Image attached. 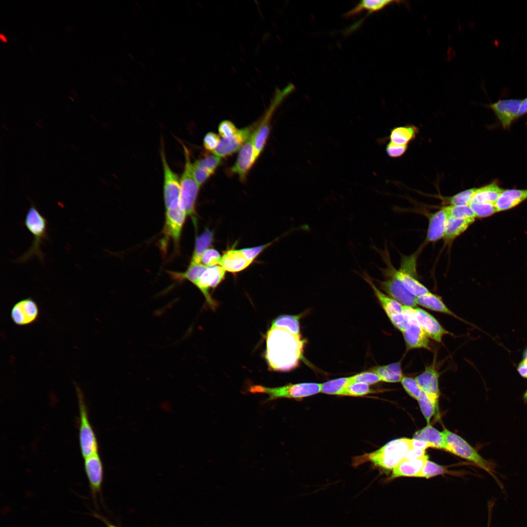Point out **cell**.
<instances>
[{"instance_id": "cell-21", "label": "cell", "mask_w": 527, "mask_h": 527, "mask_svg": "<svg viewBox=\"0 0 527 527\" xmlns=\"http://www.w3.org/2000/svg\"><path fill=\"white\" fill-rule=\"evenodd\" d=\"M360 276L371 287L376 298L387 316L404 311V305L391 297L386 295L379 289L373 283L372 278L366 271H364Z\"/></svg>"}, {"instance_id": "cell-34", "label": "cell", "mask_w": 527, "mask_h": 527, "mask_svg": "<svg viewBox=\"0 0 527 527\" xmlns=\"http://www.w3.org/2000/svg\"><path fill=\"white\" fill-rule=\"evenodd\" d=\"M418 132V128L414 125L395 127L391 131L390 142L399 145H407L415 139Z\"/></svg>"}, {"instance_id": "cell-30", "label": "cell", "mask_w": 527, "mask_h": 527, "mask_svg": "<svg viewBox=\"0 0 527 527\" xmlns=\"http://www.w3.org/2000/svg\"><path fill=\"white\" fill-rule=\"evenodd\" d=\"M371 371L376 373L384 382H400L404 377L400 362L378 366L372 368Z\"/></svg>"}, {"instance_id": "cell-13", "label": "cell", "mask_w": 527, "mask_h": 527, "mask_svg": "<svg viewBox=\"0 0 527 527\" xmlns=\"http://www.w3.org/2000/svg\"><path fill=\"white\" fill-rule=\"evenodd\" d=\"M84 468L89 485L90 492L96 501L101 491L103 478V467L101 457L95 453L85 459Z\"/></svg>"}, {"instance_id": "cell-2", "label": "cell", "mask_w": 527, "mask_h": 527, "mask_svg": "<svg viewBox=\"0 0 527 527\" xmlns=\"http://www.w3.org/2000/svg\"><path fill=\"white\" fill-rule=\"evenodd\" d=\"M411 449V439H396L388 442L373 452L355 457L353 461V465L357 466L366 462H370L380 468L393 470L404 459Z\"/></svg>"}, {"instance_id": "cell-41", "label": "cell", "mask_w": 527, "mask_h": 527, "mask_svg": "<svg viewBox=\"0 0 527 527\" xmlns=\"http://www.w3.org/2000/svg\"><path fill=\"white\" fill-rule=\"evenodd\" d=\"M476 188H470L460 192L446 199L449 205H469Z\"/></svg>"}, {"instance_id": "cell-17", "label": "cell", "mask_w": 527, "mask_h": 527, "mask_svg": "<svg viewBox=\"0 0 527 527\" xmlns=\"http://www.w3.org/2000/svg\"><path fill=\"white\" fill-rule=\"evenodd\" d=\"M423 392L436 404L440 396L439 374L434 365L426 366L415 378Z\"/></svg>"}, {"instance_id": "cell-47", "label": "cell", "mask_w": 527, "mask_h": 527, "mask_svg": "<svg viewBox=\"0 0 527 527\" xmlns=\"http://www.w3.org/2000/svg\"><path fill=\"white\" fill-rule=\"evenodd\" d=\"M387 317L394 326L402 333L407 328L410 320V315L405 309L403 312L391 314Z\"/></svg>"}, {"instance_id": "cell-10", "label": "cell", "mask_w": 527, "mask_h": 527, "mask_svg": "<svg viewBox=\"0 0 527 527\" xmlns=\"http://www.w3.org/2000/svg\"><path fill=\"white\" fill-rule=\"evenodd\" d=\"M404 307L414 318L428 338L440 343L443 336L449 333L434 316L425 310L418 307Z\"/></svg>"}, {"instance_id": "cell-25", "label": "cell", "mask_w": 527, "mask_h": 527, "mask_svg": "<svg viewBox=\"0 0 527 527\" xmlns=\"http://www.w3.org/2000/svg\"><path fill=\"white\" fill-rule=\"evenodd\" d=\"M273 111L269 108L261 123L252 134L253 143L257 158L264 149L270 131V119Z\"/></svg>"}, {"instance_id": "cell-28", "label": "cell", "mask_w": 527, "mask_h": 527, "mask_svg": "<svg viewBox=\"0 0 527 527\" xmlns=\"http://www.w3.org/2000/svg\"><path fill=\"white\" fill-rule=\"evenodd\" d=\"M413 438L429 443L433 448L446 450V441L443 431H439L429 424L415 432Z\"/></svg>"}, {"instance_id": "cell-51", "label": "cell", "mask_w": 527, "mask_h": 527, "mask_svg": "<svg viewBox=\"0 0 527 527\" xmlns=\"http://www.w3.org/2000/svg\"><path fill=\"white\" fill-rule=\"evenodd\" d=\"M220 140L219 135L212 132H208L203 138V146L206 150L213 152L217 148Z\"/></svg>"}, {"instance_id": "cell-37", "label": "cell", "mask_w": 527, "mask_h": 527, "mask_svg": "<svg viewBox=\"0 0 527 527\" xmlns=\"http://www.w3.org/2000/svg\"><path fill=\"white\" fill-rule=\"evenodd\" d=\"M207 267L202 264H190L184 272H171L170 274L176 280H187L195 285Z\"/></svg>"}, {"instance_id": "cell-50", "label": "cell", "mask_w": 527, "mask_h": 527, "mask_svg": "<svg viewBox=\"0 0 527 527\" xmlns=\"http://www.w3.org/2000/svg\"><path fill=\"white\" fill-rule=\"evenodd\" d=\"M272 243L256 246L252 247L244 248L241 249L246 259L251 263L267 247L271 244Z\"/></svg>"}, {"instance_id": "cell-8", "label": "cell", "mask_w": 527, "mask_h": 527, "mask_svg": "<svg viewBox=\"0 0 527 527\" xmlns=\"http://www.w3.org/2000/svg\"><path fill=\"white\" fill-rule=\"evenodd\" d=\"M185 163L184 169L180 180L181 193L179 207L186 215L193 217L194 221L195 204L200 186L195 180L192 172L190 155L188 149L184 147Z\"/></svg>"}, {"instance_id": "cell-43", "label": "cell", "mask_w": 527, "mask_h": 527, "mask_svg": "<svg viewBox=\"0 0 527 527\" xmlns=\"http://www.w3.org/2000/svg\"><path fill=\"white\" fill-rule=\"evenodd\" d=\"M369 385L362 383H355L349 385L343 391L342 396H363L371 393Z\"/></svg>"}, {"instance_id": "cell-56", "label": "cell", "mask_w": 527, "mask_h": 527, "mask_svg": "<svg viewBox=\"0 0 527 527\" xmlns=\"http://www.w3.org/2000/svg\"><path fill=\"white\" fill-rule=\"evenodd\" d=\"M518 371L522 377L527 379V354L524 359L519 364Z\"/></svg>"}, {"instance_id": "cell-11", "label": "cell", "mask_w": 527, "mask_h": 527, "mask_svg": "<svg viewBox=\"0 0 527 527\" xmlns=\"http://www.w3.org/2000/svg\"><path fill=\"white\" fill-rule=\"evenodd\" d=\"M225 270L220 265L208 267L195 284L203 295L207 304L215 309L217 305L209 293L210 288L216 287L224 279Z\"/></svg>"}, {"instance_id": "cell-60", "label": "cell", "mask_w": 527, "mask_h": 527, "mask_svg": "<svg viewBox=\"0 0 527 527\" xmlns=\"http://www.w3.org/2000/svg\"><path fill=\"white\" fill-rule=\"evenodd\" d=\"M523 398H524V401L526 402L527 403V390L526 391V392H525V393L524 394Z\"/></svg>"}, {"instance_id": "cell-14", "label": "cell", "mask_w": 527, "mask_h": 527, "mask_svg": "<svg viewBox=\"0 0 527 527\" xmlns=\"http://www.w3.org/2000/svg\"><path fill=\"white\" fill-rule=\"evenodd\" d=\"M519 99L499 100L487 105L495 114L504 129H508L517 118V113L521 103Z\"/></svg>"}, {"instance_id": "cell-59", "label": "cell", "mask_w": 527, "mask_h": 527, "mask_svg": "<svg viewBox=\"0 0 527 527\" xmlns=\"http://www.w3.org/2000/svg\"><path fill=\"white\" fill-rule=\"evenodd\" d=\"M94 515L96 516L99 519L101 520L103 522V523L106 525L107 527H119L118 526H115L114 525L112 524L111 523L109 522L108 521H107L106 519H105V518L102 517L100 515H98V514H95Z\"/></svg>"}, {"instance_id": "cell-58", "label": "cell", "mask_w": 527, "mask_h": 527, "mask_svg": "<svg viewBox=\"0 0 527 527\" xmlns=\"http://www.w3.org/2000/svg\"><path fill=\"white\" fill-rule=\"evenodd\" d=\"M493 505H494V503L493 502V501H491V502L488 503V522H487V527H490V526L491 516H492V511Z\"/></svg>"}, {"instance_id": "cell-42", "label": "cell", "mask_w": 527, "mask_h": 527, "mask_svg": "<svg viewBox=\"0 0 527 527\" xmlns=\"http://www.w3.org/2000/svg\"><path fill=\"white\" fill-rule=\"evenodd\" d=\"M469 205L477 218L487 217L497 212L494 203H471Z\"/></svg>"}, {"instance_id": "cell-39", "label": "cell", "mask_w": 527, "mask_h": 527, "mask_svg": "<svg viewBox=\"0 0 527 527\" xmlns=\"http://www.w3.org/2000/svg\"><path fill=\"white\" fill-rule=\"evenodd\" d=\"M417 401L422 413L428 425L437 409L438 404L432 402L424 392Z\"/></svg>"}, {"instance_id": "cell-57", "label": "cell", "mask_w": 527, "mask_h": 527, "mask_svg": "<svg viewBox=\"0 0 527 527\" xmlns=\"http://www.w3.org/2000/svg\"><path fill=\"white\" fill-rule=\"evenodd\" d=\"M527 113V97L521 100V103L517 113V118L523 116Z\"/></svg>"}, {"instance_id": "cell-16", "label": "cell", "mask_w": 527, "mask_h": 527, "mask_svg": "<svg viewBox=\"0 0 527 527\" xmlns=\"http://www.w3.org/2000/svg\"><path fill=\"white\" fill-rule=\"evenodd\" d=\"M257 159L252 134L239 150L237 160L231 168V171L238 174L242 181L245 180L248 171Z\"/></svg>"}, {"instance_id": "cell-19", "label": "cell", "mask_w": 527, "mask_h": 527, "mask_svg": "<svg viewBox=\"0 0 527 527\" xmlns=\"http://www.w3.org/2000/svg\"><path fill=\"white\" fill-rule=\"evenodd\" d=\"M186 216V213L179 206L166 210L164 234L167 238L172 239L176 244L179 243Z\"/></svg>"}, {"instance_id": "cell-48", "label": "cell", "mask_w": 527, "mask_h": 527, "mask_svg": "<svg viewBox=\"0 0 527 527\" xmlns=\"http://www.w3.org/2000/svg\"><path fill=\"white\" fill-rule=\"evenodd\" d=\"M221 256L219 252L213 248L207 249L201 257V263L207 267L219 265Z\"/></svg>"}, {"instance_id": "cell-6", "label": "cell", "mask_w": 527, "mask_h": 527, "mask_svg": "<svg viewBox=\"0 0 527 527\" xmlns=\"http://www.w3.org/2000/svg\"><path fill=\"white\" fill-rule=\"evenodd\" d=\"M321 384L302 383L290 384L277 387H268L262 385H253L249 387L252 393H263L268 397L266 401L281 398L301 399L321 392Z\"/></svg>"}, {"instance_id": "cell-54", "label": "cell", "mask_w": 527, "mask_h": 527, "mask_svg": "<svg viewBox=\"0 0 527 527\" xmlns=\"http://www.w3.org/2000/svg\"><path fill=\"white\" fill-rule=\"evenodd\" d=\"M411 446L412 448L426 449L429 447H433V445L423 440L418 439H411Z\"/></svg>"}, {"instance_id": "cell-52", "label": "cell", "mask_w": 527, "mask_h": 527, "mask_svg": "<svg viewBox=\"0 0 527 527\" xmlns=\"http://www.w3.org/2000/svg\"><path fill=\"white\" fill-rule=\"evenodd\" d=\"M407 149V145H399L390 141L386 145V151L390 157L398 158L403 155Z\"/></svg>"}, {"instance_id": "cell-27", "label": "cell", "mask_w": 527, "mask_h": 527, "mask_svg": "<svg viewBox=\"0 0 527 527\" xmlns=\"http://www.w3.org/2000/svg\"><path fill=\"white\" fill-rule=\"evenodd\" d=\"M416 303L423 307L458 318L445 304L441 297L429 292L417 297Z\"/></svg>"}, {"instance_id": "cell-49", "label": "cell", "mask_w": 527, "mask_h": 527, "mask_svg": "<svg viewBox=\"0 0 527 527\" xmlns=\"http://www.w3.org/2000/svg\"><path fill=\"white\" fill-rule=\"evenodd\" d=\"M238 129L233 122L225 120L222 122L219 125L218 131L223 138H228L237 133Z\"/></svg>"}, {"instance_id": "cell-1", "label": "cell", "mask_w": 527, "mask_h": 527, "mask_svg": "<svg viewBox=\"0 0 527 527\" xmlns=\"http://www.w3.org/2000/svg\"><path fill=\"white\" fill-rule=\"evenodd\" d=\"M305 340L286 329L270 327L266 335L265 358L269 368L288 371L303 359Z\"/></svg>"}, {"instance_id": "cell-4", "label": "cell", "mask_w": 527, "mask_h": 527, "mask_svg": "<svg viewBox=\"0 0 527 527\" xmlns=\"http://www.w3.org/2000/svg\"><path fill=\"white\" fill-rule=\"evenodd\" d=\"M24 224L28 231L33 235L34 239L30 248L16 260L18 263H25L34 256L40 261H43L44 254L41 249V245L48 239L47 233V221L42 216L37 207L32 204L26 214Z\"/></svg>"}, {"instance_id": "cell-36", "label": "cell", "mask_w": 527, "mask_h": 527, "mask_svg": "<svg viewBox=\"0 0 527 527\" xmlns=\"http://www.w3.org/2000/svg\"><path fill=\"white\" fill-rule=\"evenodd\" d=\"M350 384V376L329 380L321 384V392L328 395L342 396L344 389Z\"/></svg>"}, {"instance_id": "cell-45", "label": "cell", "mask_w": 527, "mask_h": 527, "mask_svg": "<svg viewBox=\"0 0 527 527\" xmlns=\"http://www.w3.org/2000/svg\"><path fill=\"white\" fill-rule=\"evenodd\" d=\"M400 382L409 395L417 400L420 398L423 391L415 379L404 376Z\"/></svg>"}, {"instance_id": "cell-31", "label": "cell", "mask_w": 527, "mask_h": 527, "mask_svg": "<svg viewBox=\"0 0 527 527\" xmlns=\"http://www.w3.org/2000/svg\"><path fill=\"white\" fill-rule=\"evenodd\" d=\"M504 190L496 182H493L480 188H476L471 203L496 202Z\"/></svg>"}, {"instance_id": "cell-3", "label": "cell", "mask_w": 527, "mask_h": 527, "mask_svg": "<svg viewBox=\"0 0 527 527\" xmlns=\"http://www.w3.org/2000/svg\"><path fill=\"white\" fill-rule=\"evenodd\" d=\"M376 250L381 255L386 265L385 268L380 269L384 276V280L383 281L376 280L379 284L381 288L403 305L416 307L417 297L407 290L396 276V268L393 267L390 262L387 249L385 248L384 251H382L376 248Z\"/></svg>"}, {"instance_id": "cell-53", "label": "cell", "mask_w": 527, "mask_h": 527, "mask_svg": "<svg viewBox=\"0 0 527 527\" xmlns=\"http://www.w3.org/2000/svg\"><path fill=\"white\" fill-rule=\"evenodd\" d=\"M192 172L195 180L200 186H201L211 175L208 172L194 165L193 163Z\"/></svg>"}, {"instance_id": "cell-55", "label": "cell", "mask_w": 527, "mask_h": 527, "mask_svg": "<svg viewBox=\"0 0 527 527\" xmlns=\"http://www.w3.org/2000/svg\"><path fill=\"white\" fill-rule=\"evenodd\" d=\"M426 454L425 449L412 448L408 451L404 459H416Z\"/></svg>"}, {"instance_id": "cell-20", "label": "cell", "mask_w": 527, "mask_h": 527, "mask_svg": "<svg viewBox=\"0 0 527 527\" xmlns=\"http://www.w3.org/2000/svg\"><path fill=\"white\" fill-rule=\"evenodd\" d=\"M448 218V213L445 206L430 214L426 236V242H436L443 239Z\"/></svg>"}, {"instance_id": "cell-12", "label": "cell", "mask_w": 527, "mask_h": 527, "mask_svg": "<svg viewBox=\"0 0 527 527\" xmlns=\"http://www.w3.org/2000/svg\"><path fill=\"white\" fill-rule=\"evenodd\" d=\"M37 304L30 297L17 302L12 306L10 317L13 322L19 326H25L34 323L39 316Z\"/></svg>"}, {"instance_id": "cell-5", "label": "cell", "mask_w": 527, "mask_h": 527, "mask_svg": "<svg viewBox=\"0 0 527 527\" xmlns=\"http://www.w3.org/2000/svg\"><path fill=\"white\" fill-rule=\"evenodd\" d=\"M446 441V450L459 457L473 462L477 466L486 471L496 482L499 480L495 476V464L486 460L465 440L458 435L445 428L443 431Z\"/></svg>"}, {"instance_id": "cell-35", "label": "cell", "mask_w": 527, "mask_h": 527, "mask_svg": "<svg viewBox=\"0 0 527 527\" xmlns=\"http://www.w3.org/2000/svg\"><path fill=\"white\" fill-rule=\"evenodd\" d=\"M301 317V314L280 316L272 321L270 327L284 328L294 334L301 335L299 322Z\"/></svg>"}, {"instance_id": "cell-32", "label": "cell", "mask_w": 527, "mask_h": 527, "mask_svg": "<svg viewBox=\"0 0 527 527\" xmlns=\"http://www.w3.org/2000/svg\"><path fill=\"white\" fill-rule=\"evenodd\" d=\"M395 273L407 290L416 297L420 296L430 292L425 285L421 283L410 272L401 268L399 270L395 269Z\"/></svg>"}, {"instance_id": "cell-61", "label": "cell", "mask_w": 527, "mask_h": 527, "mask_svg": "<svg viewBox=\"0 0 527 527\" xmlns=\"http://www.w3.org/2000/svg\"><path fill=\"white\" fill-rule=\"evenodd\" d=\"M0 39H1V40H2V41H6V38H5V36H4V35H3L2 34H0Z\"/></svg>"}, {"instance_id": "cell-15", "label": "cell", "mask_w": 527, "mask_h": 527, "mask_svg": "<svg viewBox=\"0 0 527 527\" xmlns=\"http://www.w3.org/2000/svg\"><path fill=\"white\" fill-rule=\"evenodd\" d=\"M253 126H250L239 129L233 136L221 139L217 148L212 152L219 157L228 156L240 150L244 142L253 134Z\"/></svg>"}, {"instance_id": "cell-26", "label": "cell", "mask_w": 527, "mask_h": 527, "mask_svg": "<svg viewBox=\"0 0 527 527\" xmlns=\"http://www.w3.org/2000/svg\"><path fill=\"white\" fill-rule=\"evenodd\" d=\"M475 221L448 217L443 239L448 243L453 241L463 234Z\"/></svg>"}, {"instance_id": "cell-44", "label": "cell", "mask_w": 527, "mask_h": 527, "mask_svg": "<svg viewBox=\"0 0 527 527\" xmlns=\"http://www.w3.org/2000/svg\"><path fill=\"white\" fill-rule=\"evenodd\" d=\"M221 163V158L213 155L198 160L193 164L212 175Z\"/></svg>"}, {"instance_id": "cell-18", "label": "cell", "mask_w": 527, "mask_h": 527, "mask_svg": "<svg viewBox=\"0 0 527 527\" xmlns=\"http://www.w3.org/2000/svg\"><path fill=\"white\" fill-rule=\"evenodd\" d=\"M407 328L402 332L406 346L408 349L424 348L430 350L428 337L412 315Z\"/></svg>"}, {"instance_id": "cell-9", "label": "cell", "mask_w": 527, "mask_h": 527, "mask_svg": "<svg viewBox=\"0 0 527 527\" xmlns=\"http://www.w3.org/2000/svg\"><path fill=\"white\" fill-rule=\"evenodd\" d=\"M164 171V199L166 210L179 206L181 182L178 176L170 168L163 151H161Z\"/></svg>"}, {"instance_id": "cell-24", "label": "cell", "mask_w": 527, "mask_h": 527, "mask_svg": "<svg viewBox=\"0 0 527 527\" xmlns=\"http://www.w3.org/2000/svg\"><path fill=\"white\" fill-rule=\"evenodd\" d=\"M527 199V189L504 190L495 203V206L497 212L505 211L515 207Z\"/></svg>"}, {"instance_id": "cell-33", "label": "cell", "mask_w": 527, "mask_h": 527, "mask_svg": "<svg viewBox=\"0 0 527 527\" xmlns=\"http://www.w3.org/2000/svg\"><path fill=\"white\" fill-rule=\"evenodd\" d=\"M213 238V232L208 228H206L200 235L196 238L195 248L190 264H201V257L212 243Z\"/></svg>"}, {"instance_id": "cell-38", "label": "cell", "mask_w": 527, "mask_h": 527, "mask_svg": "<svg viewBox=\"0 0 527 527\" xmlns=\"http://www.w3.org/2000/svg\"><path fill=\"white\" fill-rule=\"evenodd\" d=\"M448 217L455 218L476 220V216L469 205H448L445 206Z\"/></svg>"}, {"instance_id": "cell-23", "label": "cell", "mask_w": 527, "mask_h": 527, "mask_svg": "<svg viewBox=\"0 0 527 527\" xmlns=\"http://www.w3.org/2000/svg\"><path fill=\"white\" fill-rule=\"evenodd\" d=\"M428 459L426 454L416 459H404L392 470L390 479L402 477H418Z\"/></svg>"}, {"instance_id": "cell-22", "label": "cell", "mask_w": 527, "mask_h": 527, "mask_svg": "<svg viewBox=\"0 0 527 527\" xmlns=\"http://www.w3.org/2000/svg\"><path fill=\"white\" fill-rule=\"evenodd\" d=\"M241 249H229L224 252L219 265L225 271L237 273L243 270L251 264Z\"/></svg>"}, {"instance_id": "cell-46", "label": "cell", "mask_w": 527, "mask_h": 527, "mask_svg": "<svg viewBox=\"0 0 527 527\" xmlns=\"http://www.w3.org/2000/svg\"><path fill=\"white\" fill-rule=\"evenodd\" d=\"M350 384L355 383H362L370 385L382 382L380 377L372 371L362 372L350 376Z\"/></svg>"}, {"instance_id": "cell-40", "label": "cell", "mask_w": 527, "mask_h": 527, "mask_svg": "<svg viewBox=\"0 0 527 527\" xmlns=\"http://www.w3.org/2000/svg\"><path fill=\"white\" fill-rule=\"evenodd\" d=\"M448 472V471L445 466H440L427 460L418 475V478L428 479Z\"/></svg>"}, {"instance_id": "cell-7", "label": "cell", "mask_w": 527, "mask_h": 527, "mask_svg": "<svg viewBox=\"0 0 527 527\" xmlns=\"http://www.w3.org/2000/svg\"><path fill=\"white\" fill-rule=\"evenodd\" d=\"M79 411V440L82 457L85 459L98 452V443L90 424L82 390L75 385Z\"/></svg>"}, {"instance_id": "cell-29", "label": "cell", "mask_w": 527, "mask_h": 527, "mask_svg": "<svg viewBox=\"0 0 527 527\" xmlns=\"http://www.w3.org/2000/svg\"><path fill=\"white\" fill-rule=\"evenodd\" d=\"M401 1L392 0H363L356 5L355 7L347 12L345 14V17L349 18L360 13L363 10L368 11L367 16L369 14L382 10L386 6L392 3H399ZM364 18L365 19L366 16Z\"/></svg>"}]
</instances>
